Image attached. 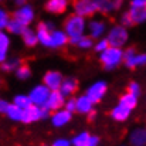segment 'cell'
<instances>
[{"label": "cell", "instance_id": "2e32d148", "mask_svg": "<svg viewBox=\"0 0 146 146\" xmlns=\"http://www.w3.org/2000/svg\"><path fill=\"white\" fill-rule=\"evenodd\" d=\"M94 102L87 97V95H81L77 98V112L81 115H90L91 112H94Z\"/></svg>", "mask_w": 146, "mask_h": 146}, {"label": "cell", "instance_id": "83f0119b", "mask_svg": "<svg viewBox=\"0 0 146 146\" xmlns=\"http://www.w3.org/2000/svg\"><path fill=\"white\" fill-rule=\"evenodd\" d=\"M13 104H16L17 106H20L21 109H26V108H29L30 105H33V102H31V99L29 97V94L26 95V94H19V95H16V97L13 98Z\"/></svg>", "mask_w": 146, "mask_h": 146}, {"label": "cell", "instance_id": "d590c367", "mask_svg": "<svg viewBox=\"0 0 146 146\" xmlns=\"http://www.w3.org/2000/svg\"><path fill=\"white\" fill-rule=\"evenodd\" d=\"M128 91L139 97V94H141V85H139L138 82H135V81H132V82H131V84L128 85Z\"/></svg>", "mask_w": 146, "mask_h": 146}, {"label": "cell", "instance_id": "f546056e", "mask_svg": "<svg viewBox=\"0 0 146 146\" xmlns=\"http://www.w3.org/2000/svg\"><path fill=\"white\" fill-rule=\"evenodd\" d=\"M77 47L80 50H90L94 48V38L91 36H81L77 41Z\"/></svg>", "mask_w": 146, "mask_h": 146}, {"label": "cell", "instance_id": "f1b7e54d", "mask_svg": "<svg viewBox=\"0 0 146 146\" xmlns=\"http://www.w3.org/2000/svg\"><path fill=\"white\" fill-rule=\"evenodd\" d=\"M14 74H16V78H17V80H20V81H26V80H29V78L31 77V70H30L29 65L21 64V65L14 71Z\"/></svg>", "mask_w": 146, "mask_h": 146}, {"label": "cell", "instance_id": "5b68a950", "mask_svg": "<svg viewBox=\"0 0 146 146\" xmlns=\"http://www.w3.org/2000/svg\"><path fill=\"white\" fill-rule=\"evenodd\" d=\"M51 115V111L47 108V105H30L29 108L23 109V123H34L40 119H47Z\"/></svg>", "mask_w": 146, "mask_h": 146}, {"label": "cell", "instance_id": "74e56055", "mask_svg": "<svg viewBox=\"0 0 146 146\" xmlns=\"http://www.w3.org/2000/svg\"><path fill=\"white\" fill-rule=\"evenodd\" d=\"M9 106H10V102H9V101H6V99H3V98H0V113H3V115H4Z\"/></svg>", "mask_w": 146, "mask_h": 146}, {"label": "cell", "instance_id": "603a6c76", "mask_svg": "<svg viewBox=\"0 0 146 146\" xmlns=\"http://www.w3.org/2000/svg\"><path fill=\"white\" fill-rule=\"evenodd\" d=\"M4 115H6L10 121H13V122H21V119H23V109H21L20 106H17L16 104L11 102Z\"/></svg>", "mask_w": 146, "mask_h": 146}, {"label": "cell", "instance_id": "277c9868", "mask_svg": "<svg viewBox=\"0 0 146 146\" xmlns=\"http://www.w3.org/2000/svg\"><path fill=\"white\" fill-rule=\"evenodd\" d=\"M106 40L109 41V46L112 47H125L128 40H129V33H128V27L122 26V24H116L113 27H111L106 33Z\"/></svg>", "mask_w": 146, "mask_h": 146}, {"label": "cell", "instance_id": "e0dca14e", "mask_svg": "<svg viewBox=\"0 0 146 146\" xmlns=\"http://www.w3.org/2000/svg\"><path fill=\"white\" fill-rule=\"evenodd\" d=\"M131 112H132V109H129V108H126V106L118 104L116 106L112 108V111H111V118H112L113 121H116V122H125V121L131 116Z\"/></svg>", "mask_w": 146, "mask_h": 146}, {"label": "cell", "instance_id": "4316f807", "mask_svg": "<svg viewBox=\"0 0 146 146\" xmlns=\"http://www.w3.org/2000/svg\"><path fill=\"white\" fill-rule=\"evenodd\" d=\"M95 3H97L98 11H101L104 14H108V13L116 10L113 0H95Z\"/></svg>", "mask_w": 146, "mask_h": 146}, {"label": "cell", "instance_id": "ba28073f", "mask_svg": "<svg viewBox=\"0 0 146 146\" xmlns=\"http://www.w3.org/2000/svg\"><path fill=\"white\" fill-rule=\"evenodd\" d=\"M123 64L128 68H138L146 65V54H138L133 48L123 51Z\"/></svg>", "mask_w": 146, "mask_h": 146}, {"label": "cell", "instance_id": "d6a6232c", "mask_svg": "<svg viewBox=\"0 0 146 146\" xmlns=\"http://www.w3.org/2000/svg\"><path fill=\"white\" fill-rule=\"evenodd\" d=\"M108 47H109V41L106 40V37L105 38H98V41L94 44V50H95V52H98V54H101L102 51H105Z\"/></svg>", "mask_w": 146, "mask_h": 146}, {"label": "cell", "instance_id": "52a82bcc", "mask_svg": "<svg viewBox=\"0 0 146 146\" xmlns=\"http://www.w3.org/2000/svg\"><path fill=\"white\" fill-rule=\"evenodd\" d=\"M50 94H51V90L46 84H38V85H34L30 91H29V97L31 99V102L34 105H46L47 99H48Z\"/></svg>", "mask_w": 146, "mask_h": 146}, {"label": "cell", "instance_id": "30bf717a", "mask_svg": "<svg viewBox=\"0 0 146 146\" xmlns=\"http://www.w3.org/2000/svg\"><path fill=\"white\" fill-rule=\"evenodd\" d=\"M34 17H36V14H34V9H33L31 6H29V4H23V6H20V7L13 13V19L19 20V21H20L21 24H24L26 27H29V26L33 23Z\"/></svg>", "mask_w": 146, "mask_h": 146}, {"label": "cell", "instance_id": "8fae6325", "mask_svg": "<svg viewBox=\"0 0 146 146\" xmlns=\"http://www.w3.org/2000/svg\"><path fill=\"white\" fill-rule=\"evenodd\" d=\"M51 125L54 128H64L65 125H68L72 119V112L67 111L65 108L57 109L51 113Z\"/></svg>", "mask_w": 146, "mask_h": 146}, {"label": "cell", "instance_id": "3957f363", "mask_svg": "<svg viewBox=\"0 0 146 146\" xmlns=\"http://www.w3.org/2000/svg\"><path fill=\"white\" fill-rule=\"evenodd\" d=\"M99 61L102 64V67L106 71H112L115 68H118L122 61H123V50L119 47H112L109 46L105 51H102L99 54Z\"/></svg>", "mask_w": 146, "mask_h": 146}, {"label": "cell", "instance_id": "cb8c5ba5", "mask_svg": "<svg viewBox=\"0 0 146 146\" xmlns=\"http://www.w3.org/2000/svg\"><path fill=\"white\" fill-rule=\"evenodd\" d=\"M119 104L133 111V109L136 108V105H138V95H135V94L126 91L123 95H121V98H119Z\"/></svg>", "mask_w": 146, "mask_h": 146}, {"label": "cell", "instance_id": "9a60e30c", "mask_svg": "<svg viewBox=\"0 0 146 146\" xmlns=\"http://www.w3.org/2000/svg\"><path fill=\"white\" fill-rule=\"evenodd\" d=\"M88 31L92 38H102V36L106 33V24L102 20H91L88 23Z\"/></svg>", "mask_w": 146, "mask_h": 146}, {"label": "cell", "instance_id": "5bb4252c", "mask_svg": "<svg viewBox=\"0 0 146 146\" xmlns=\"http://www.w3.org/2000/svg\"><path fill=\"white\" fill-rule=\"evenodd\" d=\"M70 0H47L46 10L52 14H62L67 11Z\"/></svg>", "mask_w": 146, "mask_h": 146}, {"label": "cell", "instance_id": "60d3db41", "mask_svg": "<svg viewBox=\"0 0 146 146\" xmlns=\"http://www.w3.org/2000/svg\"><path fill=\"white\" fill-rule=\"evenodd\" d=\"M113 3H115V7H116V9H119V7H121V4L123 3V0H113Z\"/></svg>", "mask_w": 146, "mask_h": 146}, {"label": "cell", "instance_id": "44dd1931", "mask_svg": "<svg viewBox=\"0 0 146 146\" xmlns=\"http://www.w3.org/2000/svg\"><path fill=\"white\" fill-rule=\"evenodd\" d=\"M10 44H11V40H10L9 33L1 30L0 31V64L7 60V52L10 48Z\"/></svg>", "mask_w": 146, "mask_h": 146}, {"label": "cell", "instance_id": "9c48e42d", "mask_svg": "<svg viewBox=\"0 0 146 146\" xmlns=\"http://www.w3.org/2000/svg\"><path fill=\"white\" fill-rule=\"evenodd\" d=\"M74 13L82 17H90L98 11L95 0H74Z\"/></svg>", "mask_w": 146, "mask_h": 146}, {"label": "cell", "instance_id": "484cf974", "mask_svg": "<svg viewBox=\"0 0 146 146\" xmlns=\"http://www.w3.org/2000/svg\"><path fill=\"white\" fill-rule=\"evenodd\" d=\"M6 30H7L10 34H13V36H21L23 31L26 30V26L21 24L19 20H16V19L11 17V20H10V23H9V26H7Z\"/></svg>", "mask_w": 146, "mask_h": 146}, {"label": "cell", "instance_id": "1f68e13d", "mask_svg": "<svg viewBox=\"0 0 146 146\" xmlns=\"http://www.w3.org/2000/svg\"><path fill=\"white\" fill-rule=\"evenodd\" d=\"M10 20H11L10 14H9L4 9H0V31L7 29V26H9Z\"/></svg>", "mask_w": 146, "mask_h": 146}, {"label": "cell", "instance_id": "4fadbf2b", "mask_svg": "<svg viewBox=\"0 0 146 146\" xmlns=\"http://www.w3.org/2000/svg\"><path fill=\"white\" fill-rule=\"evenodd\" d=\"M65 95L60 91V90H57V91H51V94H50L48 99H47V102H46V105H47V108H48L51 112H54V111H57V109H61V108H64V105H65Z\"/></svg>", "mask_w": 146, "mask_h": 146}, {"label": "cell", "instance_id": "f35d334b", "mask_svg": "<svg viewBox=\"0 0 146 146\" xmlns=\"http://www.w3.org/2000/svg\"><path fill=\"white\" fill-rule=\"evenodd\" d=\"M99 143H101L99 136L91 135V136H90V141H88V143H87V146H99Z\"/></svg>", "mask_w": 146, "mask_h": 146}, {"label": "cell", "instance_id": "ab89813d", "mask_svg": "<svg viewBox=\"0 0 146 146\" xmlns=\"http://www.w3.org/2000/svg\"><path fill=\"white\" fill-rule=\"evenodd\" d=\"M146 0H132L131 1V6H145Z\"/></svg>", "mask_w": 146, "mask_h": 146}, {"label": "cell", "instance_id": "7402d4cb", "mask_svg": "<svg viewBox=\"0 0 146 146\" xmlns=\"http://www.w3.org/2000/svg\"><path fill=\"white\" fill-rule=\"evenodd\" d=\"M129 14L135 24H142L146 21V4L145 6H131Z\"/></svg>", "mask_w": 146, "mask_h": 146}, {"label": "cell", "instance_id": "ac0fdd59", "mask_svg": "<svg viewBox=\"0 0 146 146\" xmlns=\"http://www.w3.org/2000/svg\"><path fill=\"white\" fill-rule=\"evenodd\" d=\"M129 142L132 146H146V129L136 128L129 133Z\"/></svg>", "mask_w": 146, "mask_h": 146}, {"label": "cell", "instance_id": "ffe728a7", "mask_svg": "<svg viewBox=\"0 0 146 146\" xmlns=\"http://www.w3.org/2000/svg\"><path fill=\"white\" fill-rule=\"evenodd\" d=\"M77 90H78V81L75 80V78H72V77H68V78H64V81H62V84H61V88H60V91L65 95V97H71L74 92H77Z\"/></svg>", "mask_w": 146, "mask_h": 146}, {"label": "cell", "instance_id": "7a4b0ae2", "mask_svg": "<svg viewBox=\"0 0 146 146\" xmlns=\"http://www.w3.org/2000/svg\"><path fill=\"white\" fill-rule=\"evenodd\" d=\"M85 29H87L85 17H82L80 14L74 13V14L68 16L64 21V31L68 34L70 44H72V46H77L78 38L85 34Z\"/></svg>", "mask_w": 146, "mask_h": 146}, {"label": "cell", "instance_id": "d4e9b609", "mask_svg": "<svg viewBox=\"0 0 146 146\" xmlns=\"http://www.w3.org/2000/svg\"><path fill=\"white\" fill-rule=\"evenodd\" d=\"M20 65H21V61L17 57H10V58L7 57V60L0 64V67L4 72H14Z\"/></svg>", "mask_w": 146, "mask_h": 146}, {"label": "cell", "instance_id": "d6986e66", "mask_svg": "<svg viewBox=\"0 0 146 146\" xmlns=\"http://www.w3.org/2000/svg\"><path fill=\"white\" fill-rule=\"evenodd\" d=\"M21 40H23L24 46H26V47H30V48L36 47L37 44H40V43H38L37 31L33 30L31 27H26V30H24L23 34H21Z\"/></svg>", "mask_w": 146, "mask_h": 146}, {"label": "cell", "instance_id": "8d00e7d4", "mask_svg": "<svg viewBox=\"0 0 146 146\" xmlns=\"http://www.w3.org/2000/svg\"><path fill=\"white\" fill-rule=\"evenodd\" d=\"M51 146H72V142L65 139V138H58L51 143Z\"/></svg>", "mask_w": 146, "mask_h": 146}, {"label": "cell", "instance_id": "ee69618b", "mask_svg": "<svg viewBox=\"0 0 146 146\" xmlns=\"http://www.w3.org/2000/svg\"><path fill=\"white\" fill-rule=\"evenodd\" d=\"M0 1H1V0H0Z\"/></svg>", "mask_w": 146, "mask_h": 146}, {"label": "cell", "instance_id": "836d02e7", "mask_svg": "<svg viewBox=\"0 0 146 146\" xmlns=\"http://www.w3.org/2000/svg\"><path fill=\"white\" fill-rule=\"evenodd\" d=\"M64 108L67 109V111H70V112H77V98H71L68 97V99L65 101V105H64Z\"/></svg>", "mask_w": 146, "mask_h": 146}, {"label": "cell", "instance_id": "b9f144b4", "mask_svg": "<svg viewBox=\"0 0 146 146\" xmlns=\"http://www.w3.org/2000/svg\"><path fill=\"white\" fill-rule=\"evenodd\" d=\"M26 1H27V0H16V3H17L19 6H23V4H26Z\"/></svg>", "mask_w": 146, "mask_h": 146}, {"label": "cell", "instance_id": "e575fe53", "mask_svg": "<svg viewBox=\"0 0 146 146\" xmlns=\"http://www.w3.org/2000/svg\"><path fill=\"white\" fill-rule=\"evenodd\" d=\"M121 24L125 26V27H131V26L135 24L133 20H132V17H131V14H129V11H126V13H123L121 16Z\"/></svg>", "mask_w": 146, "mask_h": 146}, {"label": "cell", "instance_id": "6da1fadb", "mask_svg": "<svg viewBox=\"0 0 146 146\" xmlns=\"http://www.w3.org/2000/svg\"><path fill=\"white\" fill-rule=\"evenodd\" d=\"M37 36H38V43L43 47L47 48H62L70 43V37L64 30H57L52 23L50 21H41L38 23L37 29Z\"/></svg>", "mask_w": 146, "mask_h": 146}, {"label": "cell", "instance_id": "8992f818", "mask_svg": "<svg viewBox=\"0 0 146 146\" xmlns=\"http://www.w3.org/2000/svg\"><path fill=\"white\" fill-rule=\"evenodd\" d=\"M106 92H108V84L105 81L99 80V81H95L94 84H91L87 88L85 95L90 98L94 104H99L104 99V97L106 95Z\"/></svg>", "mask_w": 146, "mask_h": 146}, {"label": "cell", "instance_id": "7c38bea8", "mask_svg": "<svg viewBox=\"0 0 146 146\" xmlns=\"http://www.w3.org/2000/svg\"><path fill=\"white\" fill-rule=\"evenodd\" d=\"M64 77L60 71H47L43 77V84H46L51 91H57L61 88Z\"/></svg>", "mask_w": 146, "mask_h": 146}, {"label": "cell", "instance_id": "4dcf8cb0", "mask_svg": "<svg viewBox=\"0 0 146 146\" xmlns=\"http://www.w3.org/2000/svg\"><path fill=\"white\" fill-rule=\"evenodd\" d=\"M90 136H91V133H88V132H80V133H77L72 139H71V142H72V145H87L88 143V141H90Z\"/></svg>", "mask_w": 146, "mask_h": 146}, {"label": "cell", "instance_id": "7bdbcfd3", "mask_svg": "<svg viewBox=\"0 0 146 146\" xmlns=\"http://www.w3.org/2000/svg\"><path fill=\"white\" fill-rule=\"evenodd\" d=\"M72 146H87V145H72Z\"/></svg>", "mask_w": 146, "mask_h": 146}]
</instances>
